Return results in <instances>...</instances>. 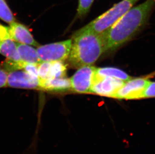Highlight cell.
Instances as JSON below:
<instances>
[{"label": "cell", "mask_w": 155, "mask_h": 154, "mask_svg": "<svg viewBox=\"0 0 155 154\" xmlns=\"http://www.w3.org/2000/svg\"><path fill=\"white\" fill-rule=\"evenodd\" d=\"M155 8V0H146L132 7L101 33L105 52L114 51L130 40L146 24Z\"/></svg>", "instance_id": "cell-1"}, {"label": "cell", "mask_w": 155, "mask_h": 154, "mask_svg": "<svg viewBox=\"0 0 155 154\" xmlns=\"http://www.w3.org/2000/svg\"><path fill=\"white\" fill-rule=\"evenodd\" d=\"M71 40V47L68 60L69 66L73 68L93 65L105 52L101 33L81 29L74 34Z\"/></svg>", "instance_id": "cell-2"}, {"label": "cell", "mask_w": 155, "mask_h": 154, "mask_svg": "<svg viewBox=\"0 0 155 154\" xmlns=\"http://www.w3.org/2000/svg\"><path fill=\"white\" fill-rule=\"evenodd\" d=\"M139 1L122 0L81 29L101 33L110 28Z\"/></svg>", "instance_id": "cell-3"}, {"label": "cell", "mask_w": 155, "mask_h": 154, "mask_svg": "<svg viewBox=\"0 0 155 154\" xmlns=\"http://www.w3.org/2000/svg\"><path fill=\"white\" fill-rule=\"evenodd\" d=\"M72 40L53 43L37 47L38 55L42 62H63L69 57Z\"/></svg>", "instance_id": "cell-4"}, {"label": "cell", "mask_w": 155, "mask_h": 154, "mask_svg": "<svg viewBox=\"0 0 155 154\" xmlns=\"http://www.w3.org/2000/svg\"><path fill=\"white\" fill-rule=\"evenodd\" d=\"M6 87L17 89L40 90V79L30 74L23 68L8 71Z\"/></svg>", "instance_id": "cell-5"}, {"label": "cell", "mask_w": 155, "mask_h": 154, "mask_svg": "<svg viewBox=\"0 0 155 154\" xmlns=\"http://www.w3.org/2000/svg\"><path fill=\"white\" fill-rule=\"evenodd\" d=\"M78 69L70 79L71 91L80 94L90 93L97 68L90 65L85 66Z\"/></svg>", "instance_id": "cell-6"}, {"label": "cell", "mask_w": 155, "mask_h": 154, "mask_svg": "<svg viewBox=\"0 0 155 154\" xmlns=\"http://www.w3.org/2000/svg\"><path fill=\"white\" fill-rule=\"evenodd\" d=\"M150 81L147 78H133L124 82L114 98L126 100L142 99L143 91Z\"/></svg>", "instance_id": "cell-7"}, {"label": "cell", "mask_w": 155, "mask_h": 154, "mask_svg": "<svg viewBox=\"0 0 155 154\" xmlns=\"http://www.w3.org/2000/svg\"><path fill=\"white\" fill-rule=\"evenodd\" d=\"M125 82L110 77L94 76L91 92L100 96L114 98Z\"/></svg>", "instance_id": "cell-8"}, {"label": "cell", "mask_w": 155, "mask_h": 154, "mask_svg": "<svg viewBox=\"0 0 155 154\" xmlns=\"http://www.w3.org/2000/svg\"><path fill=\"white\" fill-rule=\"evenodd\" d=\"M40 80H45L66 77L67 67L63 62H42L38 65Z\"/></svg>", "instance_id": "cell-9"}, {"label": "cell", "mask_w": 155, "mask_h": 154, "mask_svg": "<svg viewBox=\"0 0 155 154\" xmlns=\"http://www.w3.org/2000/svg\"><path fill=\"white\" fill-rule=\"evenodd\" d=\"M8 28L10 37L14 41L20 44L36 47L39 46L38 43L34 39L31 32L25 25L15 22L11 24Z\"/></svg>", "instance_id": "cell-10"}, {"label": "cell", "mask_w": 155, "mask_h": 154, "mask_svg": "<svg viewBox=\"0 0 155 154\" xmlns=\"http://www.w3.org/2000/svg\"><path fill=\"white\" fill-rule=\"evenodd\" d=\"M40 80V90L51 93H68L71 91L70 79L66 77Z\"/></svg>", "instance_id": "cell-11"}, {"label": "cell", "mask_w": 155, "mask_h": 154, "mask_svg": "<svg viewBox=\"0 0 155 154\" xmlns=\"http://www.w3.org/2000/svg\"><path fill=\"white\" fill-rule=\"evenodd\" d=\"M0 54L6 57L9 61L22 62L18 51L17 43L11 38L0 41Z\"/></svg>", "instance_id": "cell-12"}, {"label": "cell", "mask_w": 155, "mask_h": 154, "mask_svg": "<svg viewBox=\"0 0 155 154\" xmlns=\"http://www.w3.org/2000/svg\"><path fill=\"white\" fill-rule=\"evenodd\" d=\"M17 46L22 61L36 65H38L42 62L36 49L31 46L18 43Z\"/></svg>", "instance_id": "cell-13"}, {"label": "cell", "mask_w": 155, "mask_h": 154, "mask_svg": "<svg viewBox=\"0 0 155 154\" xmlns=\"http://www.w3.org/2000/svg\"><path fill=\"white\" fill-rule=\"evenodd\" d=\"M95 76L98 77H110L124 82H127L133 78L126 72L119 69L112 67H105L97 68Z\"/></svg>", "instance_id": "cell-14"}, {"label": "cell", "mask_w": 155, "mask_h": 154, "mask_svg": "<svg viewBox=\"0 0 155 154\" xmlns=\"http://www.w3.org/2000/svg\"><path fill=\"white\" fill-rule=\"evenodd\" d=\"M0 19L10 25L16 22L13 14L5 0H0Z\"/></svg>", "instance_id": "cell-15"}, {"label": "cell", "mask_w": 155, "mask_h": 154, "mask_svg": "<svg viewBox=\"0 0 155 154\" xmlns=\"http://www.w3.org/2000/svg\"><path fill=\"white\" fill-rule=\"evenodd\" d=\"M94 0H78L77 16L82 18L89 12Z\"/></svg>", "instance_id": "cell-16"}, {"label": "cell", "mask_w": 155, "mask_h": 154, "mask_svg": "<svg viewBox=\"0 0 155 154\" xmlns=\"http://www.w3.org/2000/svg\"><path fill=\"white\" fill-rule=\"evenodd\" d=\"M155 98V82L150 81L143 91L142 98Z\"/></svg>", "instance_id": "cell-17"}, {"label": "cell", "mask_w": 155, "mask_h": 154, "mask_svg": "<svg viewBox=\"0 0 155 154\" xmlns=\"http://www.w3.org/2000/svg\"><path fill=\"white\" fill-rule=\"evenodd\" d=\"M7 76V71L0 66V88L6 87Z\"/></svg>", "instance_id": "cell-18"}, {"label": "cell", "mask_w": 155, "mask_h": 154, "mask_svg": "<svg viewBox=\"0 0 155 154\" xmlns=\"http://www.w3.org/2000/svg\"><path fill=\"white\" fill-rule=\"evenodd\" d=\"M10 38L11 37L9 34L8 27L0 24V41Z\"/></svg>", "instance_id": "cell-19"}]
</instances>
